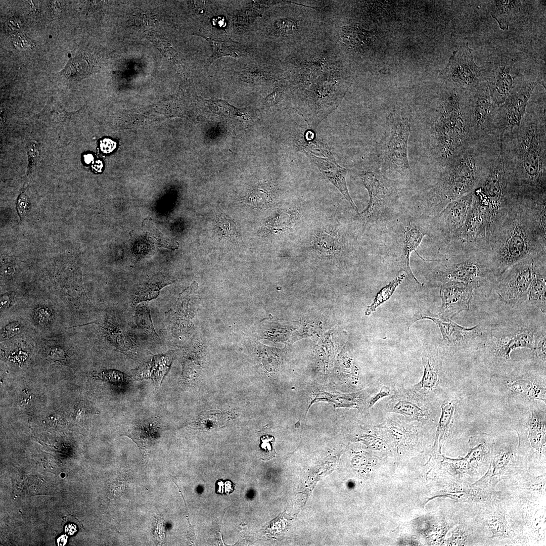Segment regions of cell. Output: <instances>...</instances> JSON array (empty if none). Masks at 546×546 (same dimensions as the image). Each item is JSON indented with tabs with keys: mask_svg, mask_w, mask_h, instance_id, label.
<instances>
[{
	"mask_svg": "<svg viewBox=\"0 0 546 546\" xmlns=\"http://www.w3.org/2000/svg\"><path fill=\"white\" fill-rule=\"evenodd\" d=\"M526 111L519 127L502 137L500 154L511 184L519 198L546 197L545 103Z\"/></svg>",
	"mask_w": 546,
	"mask_h": 546,
	"instance_id": "obj_1",
	"label": "cell"
},
{
	"mask_svg": "<svg viewBox=\"0 0 546 546\" xmlns=\"http://www.w3.org/2000/svg\"><path fill=\"white\" fill-rule=\"evenodd\" d=\"M546 198H519L487 244L497 280L507 269L530 257L545 254Z\"/></svg>",
	"mask_w": 546,
	"mask_h": 546,
	"instance_id": "obj_2",
	"label": "cell"
},
{
	"mask_svg": "<svg viewBox=\"0 0 546 546\" xmlns=\"http://www.w3.org/2000/svg\"><path fill=\"white\" fill-rule=\"evenodd\" d=\"M501 143L499 135L473 142L438 171L434 184L421 192L416 203L418 211L432 218L450 202L473 191L497 159Z\"/></svg>",
	"mask_w": 546,
	"mask_h": 546,
	"instance_id": "obj_3",
	"label": "cell"
},
{
	"mask_svg": "<svg viewBox=\"0 0 546 546\" xmlns=\"http://www.w3.org/2000/svg\"><path fill=\"white\" fill-rule=\"evenodd\" d=\"M428 131L431 155L439 170L475 141L470 126L468 92L447 87L440 95Z\"/></svg>",
	"mask_w": 546,
	"mask_h": 546,
	"instance_id": "obj_4",
	"label": "cell"
},
{
	"mask_svg": "<svg viewBox=\"0 0 546 546\" xmlns=\"http://www.w3.org/2000/svg\"><path fill=\"white\" fill-rule=\"evenodd\" d=\"M488 209L487 243L519 197L506 172L500 154L479 187L473 191Z\"/></svg>",
	"mask_w": 546,
	"mask_h": 546,
	"instance_id": "obj_5",
	"label": "cell"
},
{
	"mask_svg": "<svg viewBox=\"0 0 546 546\" xmlns=\"http://www.w3.org/2000/svg\"><path fill=\"white\" fill-rule=\"evenodd\" d=\"M540 327L532 320L514 318L489 326L483 331L481 341L495 363H504L510 360L511 352L517 348L532 350Z\"/></svg>",
	"mask_w": 546,
	"mask_h": 546,
	"instance_id": "obj_6",
	"label": "cell"
},
{
	"mask_svg": "<svg viewBox=\"0 0 546 546\" xmlns=\"http://www.w3.org/2000/svg\"><path fill=\"white\" fill-rule=\"evenodd\" d=\"M410 130L407 117L393 114L388 118L377 148L379 165L383 171L403 177L410 175L407 145Z\"/></svg>",
	"mask_w": 546,
	"mask_h": 546,
	"instance_id": "obj_7",
	"label": "cell"
},
{
	"mask_svg": "<svg viewBox=\"0 0 546 546\" xmlns=\"http://www.w3.org/2000/svg\"><path fill=\"white\" fill-rule=\"evenodd\" d=\"M369 201L357 215L365 224L385 220L393 211L399 192L397 183L381 172L365 171L360 174Z\"/></svg>",
	"mask_w": 546,
	"mask_h": 546,
	"instance_id": "obj_8",
	"label": "cell"
},
{
	"mask_svg": "<svg viewBox=\"0 0 546 546\" xmlns=\"http://www.w3.org/2000/svg\"><path fill=\"white\" fill-rule=\"evenodd\" d=\"M441 76L447 87L470 92L486 83L487 75L475 63L472 51L466 43L453 52Z\"/></svg>",
	"mask_w": 546,
	"mask_h": 546,
	"instance_id": "obj_9",
	"label": "cell"
},
{
	"mask_svg": "<svg viewBox=\"0 0 546 546\" xmlns=\"http://www.w3.org/2000/svg\"><path fill=\"white\" fill-rule=\"evenodd\" d=\"M469 93L470 122L474 140L499 135V107L493 101L487 82Z\"/></svg>",
	"mask_w": 546,
	"mask_h": 546,
	"instance_id": "obj_10",
	"label": "cell"
},
{
	"mask_svg": "<svg viewBox=\"0 0 546 546\" xmlns=\"http://www.w3.org/2000/svg\"><path fill=\"white\" fill-rule=\"evenodd\" d=\"M542 254L527 258L514 264L498 279L493 287L500 298L511 306H520L527 300L528 291L535 264Z\"/></svg>",
	"mask_w": 546,
	"mask_h": 546,
	"instance_id": "obj_11",
	"label": "cell"
},
{
	"mask_svg": "<svg viewBox=\"0 0 546 546\" xmlns=\"http://www.w3.org/2000/svg\"><path fill=\"white\" fill-rule=\"evenodd\" d=\"M473 191L448 203L431 219L432 229L445 242L458 241L470 209Z\"/></svg>",
	"mask_w": 546,
	"mask_h": 546,
	"instance_id": "obj_12",
	"label": "cell"
},
{
	"mask_svg": "<svg viewBox=\"0 0 546 546\" xmlns=\"http://www.w3.org/2000/svg\"><path fill=\"white\" fill-rule=\"evenodd\" d=\"M538 80L527 81L518 86L498 108L499 131L511 134L520 125Z\"/></svg>",
	"mask_w": 546,
	"mask_h": 546,
	"instance_id": "obj_13",
	"label": "cell"
},
{
	"mask_svg": "<svg viewBox=\"0 0 546 546\" xmlns=\"http://www.w3.org/2000/svg\"><path fill=\"white\" fill-rule=\"evenodd\" d=\"M198 287L194 282L180 294L173 308L165 313L166 329L172 335L185 333L190 329L198 306Z\"/></svg>",
	"mask_w": 546,
	"mask_h": 546,
	"instance_id": "obj_14",
	"label": "cell"
},
{
	"mask_svg": "<svg viewBox=\"0 0 546 546\" xmlns=\"http://www.w3.org/2000/svg\"><path fill=\"white\" fill-rule=\"evenodd\" d=\"M428 319L439 327L442 340L453 352L467 347L476 340L482 341L483 331L478 325L471 328L461 326L448 318L430 312L419 315L415 321Z\"/></svg>",
	"mask_w": 546,
	"mask_h": 546,
	"instance_id": "obj_15",
	"label": "cell"
},
{
	"mask_svg": "<svg viewBox=\"0 0 546 546\" xmlns=\"http://www.w3.org/2000/svg\"><path fill=\"white\" fill-rule=\"evenodd\" d=\"M475 289L469 284L454 281L443 283L439 294L442 304L438 315L451 319L464 310H468Z\"/></svg>",
	"mask_w": 546,
	"mask_h": 546,
	"instance_id": "obj_16",
	"label": "cell"
},
{
	"mask_svg": "<svg viewBox=\"0 0 546 546\" xmlns=\"http://www.w3.org/2000/svg\"><path fill=\"white\" fill-rule=\"evenodd\" d=\"M424 400L411 394L406 389L396 391L387 404L389 412L400 414L410 421L426 423L430 413Z\"/></svg>",
	"mask_w": 546,
	"mask_h": 546,
	"instance_id": "obj_17",
	"label": "cell"
},
{
	"mask_svg": "<svg viewBox=\"0 0 546 546\" xmlns=\"http://www.w3.org/2000/svg\"><path fill=\"white\" fill-rule=\"evenodd\" d=\"M303 153L317 167L323 175L339 191L357 214L359 213L358 209L350 196L347 186L346 178L348 169L339 165L333 155L323 158L306 152Z\"/></svg>",
	"mask_w": 546,
	"mask_h": 546,
	"instance_id": "obj_18",
	"label": "cell"
},
{
	"mask_svg": "<svg viewBox=\"0 0 546 546\" xmlns=\"http://www.w3.org/2000/svg\"><path fill=\"white\" fill-rule=\"evenodd\" d=\"M426 235H427L426 231L416 223L410 222L406 224L402 232V250L397 260L399 269L405 272L409 278L419 284H421L412 272L410 267V258L412 252L414 251L416 252V249ZM416 253L418 254L417 252ZM418 256L423 260H426L419 254Z\"/></svg>",
	"mask_w": 546,
	"mask_h": 546,
	"instance_id": "obj_19",
	"label": "cell"
},
{
	"mask_svg": "<svg viewBox=\"0 0 546 546\" xmlns=\"http://www.w3.org/2000/svg\"><path fill=\"white\" fill-rule=\"evenodd\" d=\"M512 65H499L487 77V84L490 96L499 107L518 86L512 75Z\"/></svg>",
	"mask_w": 546,
	"mask_h": 546,
	"instance_id": "obj_20",
	"label": "cell"
},
{
	"mask_svg": "<svg viewBox=\"0 0 546 546\" xmlns=\"http://www.w3.org/2000/svg\"><path fill=\"white\" fill-rule=\"evenodd\" d=\"M424 367L423 377L419 382L407 391L415 397L425 400L438 388L439 381V362L433 356L425 354L422 357Z\"/></svg>",
	"mask_w": 546,
	"mask_h": 546,
	"instance_id": "obj_21",
	"label": "cell"
},
{
	"mask_svg": "<svg viewBox=\"0 0 546 546\" xmlns=\"http://www.w3.org/2000/svg\"><path fill=\"white\" fill-rule=\"evenodd\" d=\"M312 249L324 257H332L341 253L344 243L340 233L335 228L325 226L318 229L312 236Z\"/></svg>",
	"mask_w": 546,
	"mask_h": 546,
	"instance_id": "obj_22",
	"label": "cell"
},
{
	"mask_svg": "<svg viewBox=\"0 0 546 546\" xmlns=\"http://www.w3.org/2000/svg\"><path fill=\"white\" fill-rule=\"evenodd\" d=\"M512 456L510 448L505 446H501L495 452L486 474L472 485L476 487L488 486L494 488L496 483L508 474L506 472L512 462Z\"/></svg>",
	"mask_w": 546,
	"mask_h": 546,
	"instance_id": "obj_23",
	"label": "cell"
},
{
	"mask_svg": "<svg viewBox=\"0 0 546 546\" xmlns=\"http://www.w3.org/2000/svg\"><path fill=\"white\" fill-rule=\"evenodd\" d=\"M545 255L539 257L535 264L527 300L544 314L546 311Z\"/></svg>",
	"mask_w": 546,
	"mask_h": 546,
	"instance_id": "obj_24",
	"label": "cell"
},
{
	"mask_svg": "<svg viewBox=\"0 0 546 546\" xmlns=\"http://www.w3.org/2000/svg\"><path fill=\"white\" fill-rule=\"evenodd\" d=\"M172 360L170 353L154 355L150 360L143 362L135 370L133 378L136 380L151 379L158 386L168 372Z\"/></svg>",
	"mask_w": 546,
	"mask_h": 546,
	"instance_id": "obj_25",
	"label": "cell"
},
{
	"mask_svg": "<svg viewBox=\"0 0 546 546\" xmlns=\"http://www.w3.org/2000/svg\"><path fill=\"white\" fill-rule=\"evenodd\" d=\"M528 430V440L531 446L540 451L545 443V413L533 407L521 422Z\"/></svg>",
	"mask_w": 546,
	"mask_h": 546,
	"instance_id": "obj_26",
	"label": "cell"
},
{
	"mask_svg": "<svg viewBox=\"0 0 546 546\" xmlns=\"http://www.w3.org/2000/svg\"><path fill=\"white\" fill-rule=\"evenodd\" d=\"M107 337L119 350L129 351L132 350L135 342L127 325L119 318L107 319L104 328Z\"/></svg>",
	"mask_w": 546,
	"mask_h": 546,
	"instance_id": "obj_27",
	"label": "cell"
},
{
	"mask_svg": "<svg viewBox=\"0 0 546 546\" xmlns=\"http://www.w3.org/2000/svg\"><path fill=\"white\" fill-rule=\"evenodd\" d=\"M172 283L173 281L165 275H156L152 277L135 289L132 296V305L136 306L141 303L156 298L163 288Z\"/></svg>",
	"mask_w": 546,
	"mask_h": 546,
	"instance_id": "obj_28",
	"label": "cell"
},
{
	"mask_svg": "<svg viewBox=\"0 0 546 546\" xmlns=\"http://www.w3.org/2000/svg\"><path fill=\"white\" fill-rule=\"evenodd\" d=\"M488 10L491 16L503 30H508L512 19L520 11L522 2L515 0L489 1Z\"/></svg>",
	"mask_w": 546,
	"mask_h": 546,
	"instance_id": "obj_29",
	"label": "cell"
},
{
	"mask_svg": "<svg viewBox=\"0 0 546 546\" xmlns=\"http://www.w3.org/2000/svg\"><path fill=\"white\" fill-rule=\"evenodd\" d=\"M470 450L465 458L470 463L482 462L487 460L493 450L494 441L489 434L481 432L470 438Z\"/></svg>",
	"mask_w": 546,
	"mask_h": 546,
	"instance_id": "obj_30",
	"label": "cell"
},
{
	"mask_svg": "<svg viewBox=\"0 0 546 546\" xmlns=\"http://www.w3.org/2000/svg\"><path fill=\"white\" fill-rule=\"evenodd\" d=\"M295 143L298 150L302 152H306L324 157L333 155L327 144L323 140L317 138L314 130L311 129L305 130L302 136L297 138Z\"/></svg>",
	"mask_w": 546,
	"mask_h": 546,
	"instance_id": "obj_31",
	"label": "cell"
},
{
	"mask_svg": "<svg viewBox=\"0 0 546 546\" xmlns=\"http://www.w3.org/2000/svg\"><path fill=\"white\" fill-rule=\"evenodd\" d=\"M213 49V53L209 59L207 67H209L217 59L224 56L239 58L246 54V48L242 44L232 40H215L207 38Z\"/></svg>",
	"mask_w": 546,
	"mask_h": 546,
	"instance_id": "obj_32",
	"label": "cell"
},
{
	"mask_svg": "<svg viewBox=\"0 0 546 546\" xmlns=\"http://www.w3.org/2000/svg\"><path fill=\"white\" fill-rule=\"evenodd\" d=\"M299 218L298 211L293 209L282 210L266 222V226L272 232H284L295 224Z\"/></svg>",
	"mask_w": 546,
	"mask_h": 546,
	"instance_id": "obj_33",
	"label": "cell"
},
{
	"mask_svg": "<svg viewBox=\"0 0 546 546\" xmlns=\"http://www.w3.org/2000/svg\"><path fill=\"white\" fill-rule=\"evenodd\" d=\"M511 388L515 393L529 400L545 401V388L540 387L527 380H518L511 383Z\"/></svg>",
	"mask_w": 546,
	"mask_h": 546,
	"instance_id": "obj_34",
	"label": "cell"
},
{
	"mask_svg": "<svg viewBox=\"0 0 546 546\" xmlns=\"http://www.w3.org/2000/svg\"><path fill=\"white\" fill-rule=\"evenodd\" d=\"M90 58L79 55L70 60L67 65L64 73L71 79H79L86 76L92 68Z\"/></svg>",
	"mask_w": 546,
	"mask_h": 546,
	"instance_id": "obj_35",
	"label": "cell"
},
{
	"mask_svg": "<svg viewBox=\"0 0 546 546\" xmlns=\"http://www.w3.org/2000/svg\"><path fill=\"white\" fill-rule=\"evenodd\" d=\"M371 33L357 27H348L343 30L341 39L347 46L353 48H363L371 41Z\"/></svg>",
	"mask_w": 546,
	"mask_h": 546,
	"instance_id": "obj_36",
	"label": "cell"
},
{
	"mask_svg": "<svg viewBox=\"0 0 546 546\" xmlns=\"http://www.w3.org/2000/svg\"><path fill=\"white\" fill-rule=\"evenodd\" d=\"M455 405L451 401L444 402L441 405V413L436 432L435 445L439 444L449 429L453 422Z\"/></svg>",
	"mask_w": 546,
	"mask_h": 546,
	"instance_id": "obj_37",
	"label": "cell"
},
{
	"mask_svg": "<svg viewBox=\"0 0 546 546\" xmlns=\"http://www.w3.org/2000/svg\"><path fill=\"white\" fill-rule=\"evenodd\" d=\"M405 276L402 274L397 277L389 284L382 287L377 294L373 303L368 306L365 314L369 315L377 308L388 300L394 292L396 288L401 283Z\"/></svg>",
	"mask_w": 546,
	"mask_h": 546,
	"instance_id": "obj_38",
	"label": "cell"
},
{
	"mask_svg": "<svg viewBox=\"0 0 546 546\" xmlns=\"http://www.w3.org/2000/svg\"><path fill=\"white\" fill-rule=\"evenodd\" d=\"M135 317V323L139 328L152 337H158L155 330L150 309L147 304L143 302L136 305Z\"/></svg>",
	"mask_w": 546,
	"mask_h": 546,
	"instance_id": "obj_39",
	"label": "cell"
},
{
	"mask_svg": "<svg viewBox=\"0 0 546 546\" xmlns=\"http://www.w3.org/2000/svg\"><path fill=\"white\" fill-rule=\"evenodd\" d=\"M216 227L217 233L220 235L230 240H235L240 236L237 224L226 215L220 214L217 216L216 219Z\"/></svg>",
	"mask_w": 546,
	"mask_h": 546,
	"instance_id": "obj_40",
	"label": "cell"
},
{
	"mask_svg": "<svg viewBox=\"0 0 546 546\" xmlns=\"http://www.w3.org/2000/svg\"><path fill=\"white\" fill-rule=\"evenodd\" d=\"M545 323L538 329L536 333L533 351L536 359L545 365L546 353Z\"/></svg>",
	"mask_w": 546,
	"mask_h": 546,
	"instance_id": "obj_41",
	"label": "cell"
},
{
	"mask_svg": "<svg viewBox=\"0 0 546 546\" xmlns=\"http://www.w3.org/2000/svg\"><path fill=\"white\" fill-rule=\"evenodd\" d=\"M488 525L492 532V537H509L511 535L506 521L502 516L494 515L488 521Z\"/></svg>",
	"mask_w": 546,
	"mask_h": 546,
	"instance_id": "obj_42",
	"label": "cell"
},
{
	"mask_svg": "<svg viewBox=\"0 0 546 546\" xmlns=\"http://www.w3.org/2000/svg\"><path fill=\"white\" fill-rule=\"evenodd\" d=\"M297 23L295 20L289 18H282L277 20L274 24V32L278 35L292 34L297 29Z\"/></svg>",
	"mask_w": 546,
	"mask_h": 546,
	"instance_id": "obj_43",
	"label": "cell"
},
{
	"mask_svg": "<svg viewBox=\"0 0 546 546\" xmlns=\"http://www.w3.org/2000/svg\"><path fill=\"white\" fill-rule=\"evenodd\" d=\"M239 77L245 82L254 83H262L270 78L269 76L258 69L245 70L240 73Z\"/></svg>",
	"mask_w": 546,
	"mask_h": 546,
	"instance_id": "obj_44",
	"label": "cell"
},
{
	"mask_svg": "<svg viewBox=\"0 0 546 546\" xmlns=\"http://www.w3.org/2000/svg\"><path fill=\"white\" fill-rule=\"evenodd\" d=\"M22 330V325L18 322H12L7 325L5 328L3 337L6 338H12L19 334Z\"/></svg>",
	"mask_w": 546,
	"mask_h": 546,
	"instance_id": "obj_45",
	"label": "cell"
},
{
	"mask_svg": "<svg viewBox=\"0 0 546 546\" xmlns=\"http://www.w3.org/2000/svg\"><path fill=\"white\" fill-rule=\"evenodd\" d=\"M445 459L446 462L451 464L453 466H454V468L460 472L463 473L466 472V473H467V471L471 468L470 463L465 458L455 460L446 458H445Z\"/></svg>",
	"mask_w": 546,
	"mask_h": 546,
	"instance_id": "obj_46",
	"label": "cell"
},
{
	"mask_svg": "<svg viewBox=\"0 0 546 546\" xmlns=\"http://www.w3.org/2000/svg\"><path fill=\"white\" fill-rule=\"evenodd\" d=\"M391 389L388 386H383L380 391L375 395L369 402L368 408L373 406L378 400L385 397L390 395Z\"/></svg>",
	"mask_w": 546,
	"mask_h": 546,
	"instance_id": "obj_47",
	"label": "cell"
},
{
	"mask_svg": "<svg viewBox=\"0 0 546 546\" xmlns=\"http://www.w3.org/2000/svg\"><path fill=\"white\" fill-rule=\"evenodd\" d=\"M282 97V92L280 91V88L277 87L273 92L264 100V104L266 106L275 105L279 102Z\"/></svg>",
	"mask_w": 546,
	"mask_h": 546,
	"instance_id": "obj_48",
	"label": "cell"
},
{
	"mask_svg": "<svg viewBox=\"0 0 546 546\" xmlns=\"http://www.w3.org/2000/svg\"><path fill=\"white\" fill-rule=\"evenodd\" d=\"M261 448L265 450L266 451L270 452L272 450L271 443L275 440L274 438L272 436L265 435L262 436L261 438Z\"/></svg>",
	"mask_w": 546,
	"mask_h": 546,
	"instance_id": "obj_49",
	"label": "cell"
},
{
	"mask_svg": "<svg viewBox=\"0 0 546 546\" xmlns=\"http://www.w3.org/2000/svg\"><path fill=\"white\" fill-rule=\"evenodd\" d=\"M36 317L40 323L48 322L51 317V313L47 308H42L38 310Z\"/></svg>",
	"mask_w": 546,
	"mask_h": 546,
	"instance_id": "obj_50",
	"label": "cell"
},
{
	"mask_svg": "<svg viewBox=\"0 0 546 546\" xmlns=\"http://www.w3.org/2000/svg\"><path fill=\"white\" fill-rule=\"evenodd\" d=\"M115 144L110 139H104L101 142L100 147L102 151L105 153H109L115 147Z\"/></svg>",
	"mask_w": 546,
	"mask_h": 546,
	"instance_id": "obj_51",
	"label": "cell"
},
{
	"mask_svg": "<svg viewBox=\"0 0 546 546\" xmlns=\"http://www.w3.org/2000/svg\"><path fill=\"white\" fill-rule=\"evenodd\" d=\"M155 535L157 539H160V541L163 540L164 539V528L163 521H161V520H159L157 523Z\"/></svg>",
	"mask_w": 546,
	"mask_h": 546,
	"instance_id": "obj_52",
	"label": "cell"
},
{
	"mask_svg": "<svg viewBox=\"0 0 546 546\" xmlns=\"http://www.w3.org/2000/svg\"><path fill=\"white\" fill-rule=\"evenodd\" d=\"M1 308H8L10 304V297L8 295H3L1 297Z\"/></svg>",
	"mask_w": 546,
	"mask_h": 546,
	"instance_id": "obj_53",
	"label": "cell"
},
{
	"mask_svg": "<svg viewBox=\"0 0 546 546\" xmlns=\"http://www.w3.org/2000/svg\"><path fill=\"white\" fill-rule=\"evenodd\" d=\"M76 526L73 524H68L65 527V532L69 535H72L74 534L76 532Z\"/></svg>",
	"mask_w": 546,
	"mask_h": 546,
	"instance_id": "obj_54",
	"label": "cell"
},
{
	"mask_svg": "<svg viewBox=\"0 0 546 546\" xmlns=\"http://www.w3.org/2000/svg\"><path fill=\"white\" fill-rule=\"evenodd\" d=\"M8 22V26H9V28L11 31H12V32L18 31L20 27V26L19 24H18L17 21L13 19H10Z\"/></svg>",
	"mask_w": 546,
	"mask_h": 546,
	"instance_id": "obj_55",
	"label": "cell"
},
{
	"mask_svg": "<svg viewBox=\"0 0 546 546\" xmlns=\"http://www.w3.org/2000/svg\"><path fill=\"white\" fill-rule=\"evenodd\" d=\"M68 537L66 535H62L60 536L57 539L58 545L59 546H63L65 545L67 541Z\"/></svg>",
	"mask_w": 546,
	"mask_h": 546,
	"instance_id": "obj_56",
	"label": "cell"
},
{
	"mask_svg": "<svg viewBox=\"0 0 546 546\" xmlns=\"http://www.w3.org/2000/svg\"><path fill=\"white\" fill-rule=\"evenodd\" d=\"M102 167V163L100 161H97L93 165V169L98 172L101 171Z\"/></svg>",
	"mask_w": 546,
	"mask_h": 546,
	"instance_id": "obj_57",
	"label": "cell"
},
{
	"mask_svg": "<svg viewBox=\"0 0 546 546\" xmlns=\"http://www.w3.org/2000/svg\"><path fill=\"white\" fill-rule=\"evenodd\" d=\"M84 161L86 163H90L93 160V156L90 154L85 155L84 156Z\"/></svg>",
	"mask_w": 546,
	"mask_h": 546,
	"instance_id": "obj_58",
	"label": "cell"
}]
</instances>
